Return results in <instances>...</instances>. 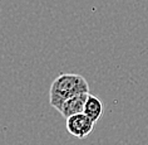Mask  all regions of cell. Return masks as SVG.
Here are the masks:
<instances>
[{
	"label": "cell",
	"mask_w": 148,
	"mask_h": 145,
	"mask_svg": "<svg viewBox=\"0 0 148 145\" xmlns=\"http://www.w3.org/2000/svg\"><path fill=\"white\" fill-rule=\"evenodd\" d=\"M89 94V85L83 76L77 73H63L55 77L50 85L49 102L50 106L60 111L63 103L73 96Z\"/></svg>",
	"instance_id": "cell-1"
},
{
	"label": "cell",
	"mask_w": 148,
	"mask_h": 145,
	"mask_svg": "<svg viewBox=\"0 0 148 145\" xmlns=\"http://www.w3.org/2000/svg\"><path fill=\"white\" fill-rule=\"evenodd\" d=\"M95 121L88 117L86 114H77L66 119V130L70 135L78 139H84L94 130Z\"/></svg>",
	"instance_id": "cell-2"
},
{
	"label": "cell",
	"mask_w": 148,
	"mask_h": 145,
	"mask_svg": "<svg viewBox=\"0 0 148 145\" xmlns=\"http://www.w3.org/2000/svg\"><path fill=\"white\" fill-rule=\"evenodd\" d=\"M88 96H89V94H79L77 96L70 97L69 100H66L63 103L60 111H59L60 115L64 119H68L70 116H73V115L84 112V106H86Z\"/></svg>",
	"instance_id": "cell-3"
},
{
	"label": "cell",
	"mask_w": 148,
	"mask_h": 145,
	"mask_svg": "<svg viewBox=\"0 0 148 145\" xmlns=\"http://www.w3.org/2000/svg\"><path fill=\"white\" fill-rule=\"evenodd\" d=\"M84 114L95 122L101 119L103 114V103L97 96H93L89 94L86 102V106H84Z\"/></svg>",
	"instance_id": "cell-4"
}]
</instances>
